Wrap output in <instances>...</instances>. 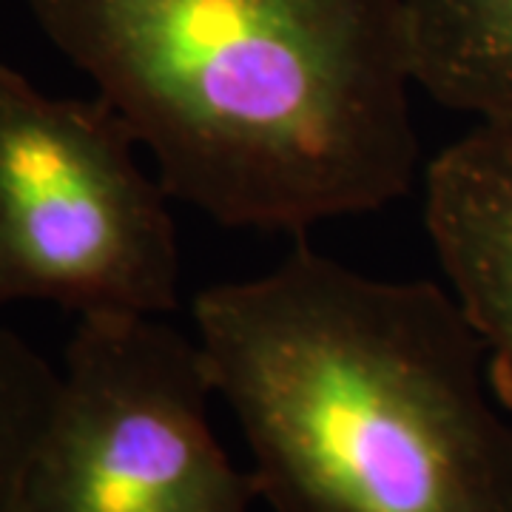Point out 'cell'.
<instances>
[{"label":"cell","mask_w":512,"mask_h":512,"mask_svg":"<svg viewBox=\"0 0 512 512\" xmlns=\"http://www.w3.org/2000/svg\"><path fill=\"white\" fill-rule=\"evenodd\" d=\"M60 373L0 322V512H15L20 484L52 416Z\"/></svg>","instance_id":"7"},{"label":"cell","mask_w":512,"mask_h":512,"mask_svg":"<svg viewBox=\"0 0 512 512\" xmlns=\"http://www.w3.org/2000/svg\"><path fill=\"white\" fill-rule=\"evenodd\" d=\"M200 342L154 316H80L15 512H254L211 427Z\"/></svg>","instance_id":"4"},{"label":"cell","mask_w":512,"mask_h":512,"mask_svg":"<svg viewBox=\"0 0 512 512\" xmlns=\"http://www.w3.org/2000/svg\"><path fill=\"white\" fill-rule=\"evenodd\" d=\"M157 163L225 228L305 234L410 194L404 0H26Z\"/></svg>","instance_id":"1"},{"label":"cell","mask_w":512,"mask_h":512,"mask_svg":"<svg viewBox=\"0 0 512 512\" xmlns=\"http://www.w3.org/2000/svg\"><path fill=\"white\" fill-rule=\"evenodd\" d=\"M194 322L271 512H512V416L453 293L296 242Z\"/></svg>","instance_id":"2"},{"label":"cell","mask_w":512,"mask_h":512,"mask_svg":"<svg viewBox=\"0 0 512 512\" xmlns=\"http://www.w3.org/2000/svg\"><path fill=\"white\" fill-rule=\"evenodd\" d=\"M424 225L512 416V120H478L427 165Z\"/></svg>","instance_id":"5"},{"label":"cell","mask_w":512,"mask_h":512,"mask_svg":"<svg viewBox=\"0 0 512 512\" xmlns=\"http://www.w3.org/2000/svg\"><path fill=\"white\" fill-rule=\"evenodd\" d=\"M106 97H49L0 63V308L160 316L180 302L168 191Z\"/></svg>","instance_id":"3"},{"label":"cell","mask_w":512,"mask_h":512,"mask_svg":"<svg viewBox=\"0 0 512 512\" xmlns=\"http://www.w3.org/2000/svg\"><path fill=\"white\" fill-rule=\"evenodd\" d=\"M410 72L439 106L512 120V0H404Z\"/></svg>","instance_id":"6"}]
</instances>
